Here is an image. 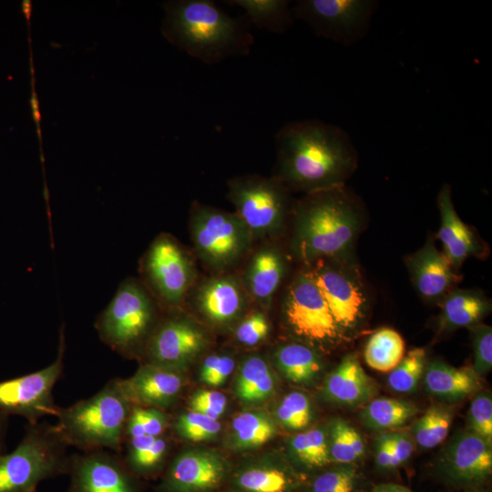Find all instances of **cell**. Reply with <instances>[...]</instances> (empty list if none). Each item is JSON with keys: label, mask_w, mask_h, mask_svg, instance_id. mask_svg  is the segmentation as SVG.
Segmentation results:
<instances>
[{"label": "cell", "mask_w": 492, "mask_h": 492, "mask_svg": "<svg viewBox=\"0 0 492 492\" xmlns=\"http://www.w3.org/2000/svg\"><path fill=\"white\" fill-rule=\"evenodd\" d=\"M275 143V179L288 189L311 193L343 186L357 164L349 135L322 121L290 122L279 130Z\"/></svg>", "instance_id": "6da1fadb"}, {"label": "cell", "mask_w": 492, "mask_h": 492, "mask_svg": "<svg viewBox=\"0 0 492 492\" xmlns=\"http://www.w3.org/2000/svg\"><path fill=\"white\" fill-rule=\"evenodd\" d=\"M163 7L164 37L206 64L246 55L253 43L246 20L231 17L213 1L174 0Z\"/></svg>", "instance_id": "7a4b0ae2"}, {"label": "cell", "mask_w": 492, "mask_h": 492, "mask_svg": "<svg viewBox=\"0 0 492 492\" xmlns=\"http://www.w3.org/2000/svg\"><path fill=\"white\" fill-rule=\"evenodd\" d=\"M359 222L357 201L344 185L307 193L296 207L293 251L307 264L340 259L352 247Z\"/></svg>", "instance_id": "3957f363"}, {"label": "cell", "mask_w": 492, "mask_h": 492, "mask_svg": "<svg viewBox=\"0 0 492 492\" xmlns=\"http://www.w3.org/2000/svg\"><path fill=\"white\" fill-rule=\"evenodd\" d=\"M133 405L121 378H112L93 396L67 407L59 406L56 426L67 444L81 452L118 453Z\"/></svg>", "instance_id": "277c9868"}, {"label": "cell", "mask_w": 492, "mask_h": 492, "mask_svg": "<svg viewBox=\"0 0 492 492\" xmlns=\"http://www.w3.org/2000/svg\"><path fill=\"white\" fill-rule=\"evenodd\" d=\"M68 447L56 425L27 424L17 446L0 454V492H36L40 482L67 475Z\"/></svg>", "instance_id": "5b68a950"}, {"label": "cell", "mask_w": 492, "mask_h": 492, "mask_svg": "<svg viewBox=\"0 0 492 492\" xmlns=\"http://www.w3.org/2000/svg\"><path fill=\"white\" fill-rule=\"evenodd\" d=\"M157 302L141 281L127 278L96 320L99 338L123 356L143 355L159 323Z\"/></svg>", "instance_id": "8992f818"}, {"label": "cell", "mask_w": 492, "mask_h": 492, "mask_svg": "<svg viewBox=\"0 0 492 492\" xmlns=\"http://www.w3.org/2000/svg\"><path fill=\"white\" fill-rule=\"evenodd\" d=\"M190 233L200 258L218 271L236 264L248 252L253 239L235 213L199 203L191 210Z\"/></svg>", "instance_id": "52a82bcc"}, {"label": "cell", "mask_w": 492, "mask_h": 492, "mask_svg": "<svg viewBox=\"0 0 492 492\" xmlns=\"http://www.w3.org/2000/svg\"><path fill=\"white\" fill-rule=\"evenodd\" d=\"M142 282L160 304L176 307L194 281L191 258L171 235L162 233L149 246L140 261Z\"/></svg>", "instance_id": "ba28073f"}, {"label": "cell", "mask_w": 492, "mask_h": 492, "mask_svg": "<svg viewBox=\"0 0 492 492\" xmlns=\"http://www.w3.org/2000/svg\"><path fill=\"white\" fill-rule=\"evenodd\" d=\"M228 198L252 237L276 234L288 209V188L279 179L243 176L229 182Z\"/></svg>", "instance_id": "9c48e42d"}, {"label": "cell", "mask_w": 492, "mask_h": 492, "mask_svg": "<svg viewBox=\"0 0 492 492\" xmlns=\"http://www.w3.org/2000/svg\"><path fill=\"white\" fill-rule=\"evenodd\" d=\"M65 352V326L62 325L57 354L49 365L0 382V411L22 416L31 425L45 416H56L59 406L55 403L53 389L63 374Z\"/></svg>", "instance_id": "30bf717a"}, {"label": "cell", "mask_w": 492, "mask_h": 492, "mask_svg": "<svg viewBox=\"0 0 492 492\" xmlns=\"http://www.w3.org/2000/svg\"><path fill=\"white\" fill-rule=\"evenodd\" d=\"M282 311L287 325L302 340L322 347L334 346L343 340L344 333L306 271L290 284Z\"/></svg>", "instance_id": "8fae6325"}, {"label": "cell", "mask_w": 492, "mask_h": 492, "mask_svg": "<svg viewBox=\"0 0 492 492\" xmlns=\"http://www.w3.org/2000/svg\"><path fill=\"white\" fill-rule=\"evenodd\" d=\"M376 5L371 0H301L292 14L316 35L351 46L367 33Z\"/></svg>", "instance_id": "7c38bea8"}, {"label": "cell", "mask_w": 492, "mask_h": 492, "mask_svg": "<svg viewBox=\"0 0 492 492\" xmlns=\"http://www.w3.org/2000/svg\"><path fill=\"white\" fill-rule=\"evenodd\" d=\"M310 275L343 333L355 329L364 318L367 296L357 272L338 259L308 263Z\"/></svg>", "instance_id": "4fadbf2b"}, {"label": "cell", "mask_w": 492, "mask_h": 492, "mask_svg": "<svg viewBox=\"0 0 492 492\" xmlns=\"http://www.w3.org/2000/svg\"><path fill=\"white\" fill-rule=\"evenodd\" d=\"M67 475V492H140L137 476L108 450L70 455Z\"/></svg>", "instance_id": "5bb4252c"}, {"label": "cell", "mask_w": 492, "mask_h": 492, "mask_svg": "<svg viewBox=\"0 0 492 492\" xmlns=\"http://www.w3.org/2000/svg\"><path fill=\"white\" fill-rule=\"evenodd\" d=\"M230 478L221 456L205 450L179 454L164 473L158 492H215Z\"/></svg>", "instance_id": "9a60e30c"}, {"label": "cell", "mask_w": 492, "mask_h": 492, "mask_svg": "<svg viewBox=\"0 0 492 492\" xmlns=\"http://www.w3.org/2000/svg\"><path fill=\"white\" fill-rule=\"evenodd\" d=\"M204 333L183 317L170 316L159 323L142 356L148 364L182 370L205 347Z\"/></svg>", "instance_id": "2e32d148"}, {"label": "cell", "mask_w": 492, "mask_h": 492, "mask_svg": "<svg viewBox=\"0 0 492 492\" xmlns=\"http://www.w3.org/2000/svg\"><path fill=\"white\" fill-rule=\"evenodd\" d=\"M444 477L460 487H475L492 473V444L469 432H461L449 441L440 463Z\"/></svg>", "instance_id": "e0dca14e"}, {"label": "cell", "mask_w": 492, "mask_h": 492, "mask_svg": "<svg viewBox=\"0 0 492 492\" xmlns=\"http://www.w3.org/2000/svg\"><path fill=\"white\" fill-rule=\"evenodd\" d=\"M133 405L163 410L178 399L184 385L182 370L143 363L137 372L121 379Z\"/></svg>", "instance_id": "ac0fdd59"}, {"label": "cell", "mask_w": 492, "mask_h": 492, "mask_svg": "<svg viewBox=\"0 0 492 492\" xmlns=\"http://www.w3.org/2000/svg\"><path fill=\"white\" fill-rule=\"evenodd\" d=\"M405 261L415 289L425 298L432 300L446 295L458 281L451 263L436 248L432 239Z\"/></svg>", "instance_id": "d6986e66"}, {"label": "cell", "mask_w": 492, "mask_h": 492, "mask_svg": "<svg viewBox=\"0 0 492 492\" xmlns=\"http://www.w3.org/2000/svg\"><path fill=\"white\" fill-rule=\"evenodd\" d=\"M195 298L199 311L210 322L225 324L241 315L249 296L240 280L222 275L205 281Z\"/></svg>", "instance_id": "ffe728a7"}, {"label": "cell", "mask_w": 492, "mask_h": 492, "mask_svg": "<svg viewBox=\"0 0 492 492\" xmlns=\"http://www.w3.org/2000/svg\"><path fill=\"white\" fill-rule=\"evenodd\" d=\"M285 270L282 251L275 246L265 245L251 257L241 282L250 298L267 306L278 290Z\"/></svg>", "instance_id": "44dd1931"}, {"label": "cell", "mask_w": 492, "mask_h": 492, "mask_svg": "<svg viewBox=\"0 0 492 492\" xmlns=\"http://www.w3.org/2000/svg\"><path fill=\"white\" fill-rule=\"evenodd\" d=\"M441 225L438 238L444 254L454 270L460 268L467 258L480 251V245L472 230L457 215L449 186L444 185L437 197Z\"/></svg>", "instance_id": "7402d4cb"}, {"label": "cell", "mask_w": 492, "mask_h": 492, "mask_svg": "<svg viewBox=\"0 0 492 492\" xmlns=\"http://www.w3.org/2000/svg\"><path fill=\"white\" fill-rule=\"evenodd\" d=\"M377 392L375 382L364 372L357 357L346 355L329 374L323 395L331 402L357 405L372 399Z\"/></svg>", "instance_id": "603a6c76"}, {"label": "cell", "mask_w": 492, "mask_h": 492, "mask_svg": "<svg viewBox=\"0 0 492 492\" xmlns=\"http://www.w3.org/2000/svg\"><path fill=\"white\" fill-rule=\"evenodd\" d=\"M424 383L427 392L446 401H459L480 388V377L472 367L457 368L436 360L425 369Z\"/></svg>", "instance_id": "cb8c5ba5"}, {"label": "cell", "mask_w": 492, "mask_h": 492, "mask_svg": "<svg viewBox=\"0 0 492 492\" xmlns=\"http://www.w3.org/2000/svg\"><path fill=\"white\" fill-rule=\"evenodd\" d=\"M233 492H293L296 477L275 465H252L237 470L229 478Z\"/></svg>", "instance_id": "d4e9b609"}, {"label": "cell", "mask_w": 492, "mask_h": 492, "mask_svg": "<svg viewBox=\"0 0 492 492\" xmlns=\"http://www.w3.org/2000/svg\"><path fill=\"white\" fill-rule=\"evenodd\" d=\"M490 302L474 291L449 292L443 300L440 325L442 329L472 327L489 312Z\"/></svg>", "instance_id": "484cf974"}, {"label": "cell", "mask_w": 492, "mask_h": 492, "mask_svg": "<svg viewBox=\"0 0 492 492\" xmlns=\"http://www.w3.org/2000/svg\"><path fill=\"white\" fill-rule=\"evenodd\" d=\"M124 444L126 456L122 459L135 476L151 477L160 471L169 449L164 435L130 437Z\"/></svg>", "instance_id": "4316f807"}, {"label": "cell", "mask_w": 492, "mask_h": 492, "mask_svg": "<svg viewBox=\"0 0 492 492\" xmlns=\"http://www.w3.org/2000/svg\"><path fill=\"white\" fill-rule=\"evenodd\" d=\"M274 357L279 370L293 383L313 382L323 368L319 354L302 343L282 345L276 350Z\"/></svg>", "instance_id": "83f0119b"}, {"label": "cell", "mask_w": 492, "mask_h": 492, "mask_svg": "<svg viewBox=\"0 0 492 492\" xmlns=\"http://www.w3.org/2000/svg\"><path fill=\"white\" fill-rule=\"evenodd\" d=\"M230 5L242 8L256 27L282 34L292 24V12L286 0H230Z\"/></svg>", "instance_id": "f1b7e54d"}, {"label": "cell", "mask_w": 492, "mask_h": 492, "mask_svg": "<svg viewBox=\"0 0 492 492\" xmlns=\"http://www.w3.org/2000/svg\"><path fill=\"white\" fill-rule=\"evenodd\" d=\"M275 381L268 364L260 356L247 358L241 364L236 394L246 403H258L272 395Z\"/></svg>", "instance_id": "f546056e"}, {"label": "cell", "mask_w": 492, "mask_h": 492, "mask_svg": "<svg viewBox=\"0 0 492 492\" xmlns=\"http://www.w3.org/2000/svg\"><path fill=\"white\" fill-rule=\"evenodd\" d=\"M417 413L413 404L395 398L371 400L361 411L364 425L374 430L393 429L404 425Z\"/></svg>", "instance_id": "4dcf8cb0"}, {"label": "cell", "mask_w": 492, "mask_h": 492, "mask_svg": "<svg viewBox=\"0 0 492 492\" xmlns=\"http://www.w3.org/2000/svg\"><path fill=\"white\" fill-rule=\"evenodd\" d=\"M364 354L371 368L379 372H389L404 358L405 342L396 331L382 328L371 335Z\"/></svg>", "instance_id": "1f68e13d"}, {"label": "cell", "mask_w": 492, "mask_h": 492, "mask_svg": "<svg viewBox=\"0 0 492 492\" xmlns=\"http://www.w3.org/2000/svg\"><path fill=\"white\" fill-rule=\"evenodd\" d=\"M327 435L332 462L339 465L353 464L364 454L365 444L362 436L347 421L333 420Z\"/></svg>", "instance_id": "d6a6232c"}, {"label": "cell", "mask_w": 492, "mask_h": 492, "mask_svg": "<svg viewBox=\"0 0 492 492\" xmlns=\"http://www.w3.org/2000/svg\"><path fill=\"white\" fill-rule=\"evenodd\" d=\"M276 434L273 421L261 412H244L232 421V443L238 448L260 446Z\"/></svg>", "instance_id": "836d02e7"}, {"label": "cell", "mask_w": 492, "mask_h": 492, "mask_svg": "<svg viewBox=\"0 0 492 492\" xmlns=\"http://www.w3.org/2000/svg\"><path fill=\"white\" fill-rule=\"evenodd\" d=\"M453 424V413L443 405H432L412 426L415 441L424 448H433L447 436Z\"/></svg>", "instance_id": "e575fe53"}, {"label": "cell", "mask_w": 492, "mask_h": 492, "mask_svg": "<svg viewBox=\"0 0 492 492\" xmlns=\"http://www.w3.org/2000/svg\"><path fill=\"white\" fill-rule=\"evenodd\" d=\"M290 445L295 458L306 468L318 469L332 463L328 435L322 428L315 427L295 435Z\"/></svg>", "instance_id": "d590c367"}, {"label": "cell", "mask_w": 492, "mask_h": 492, "mask_svg": "<svg viewBox=\"0 0 492 492\" xmlns=\"http://www.w3.org/2000/svg\"><path fill=\"white\" fill-rule=\"evenodd\" d=\"M425 364V351L423 348L412 349L389 374V386L399 393L415 391L424 375Z\"/></svg>", "instance_id": "8d00e7d4"}, {"label": "cell", "mask_w": 492, "mask_h": 492, "mask_svg": "<svg viewBox=\"0 0 492 492\" xmlns=\"http://www.w3.org/2000/svg\"><path fill=\"white\" fill-rule=\"evenodd\" d=\"M169 425L168 415L163 410L134 405L130 411L125 439L141 436H159Z\"/></svg>", "instance_id": "74e56055"}, {"label": "cell", "mask_w": 492, "mask_h": 492, "mask_svg": "<svg viewBox=\"0 0 492 492\" xmlns=\"http://www.w3.org/2000/svg\"><path fill=\"white\" fill-rule=\"evenodd\" d=\"M173 427L179 437L196 442L210 439L220 430L218 420L193 410L179 415Z\"/></svg>", "instance_id": "f35d334b"}, {"label": "cell", "mask_w": 492, "mask_h": 492, "mask_svg": "<svg viewBox=\"0 0 492 492\" xmlns=\"http://www.w3.org/2000/svg\"><path fill=\"white\" fill-rule=\"evenodd\" d=\"M312 415L310 400L301 392L288 394L277 409L278 420L290 430H301L307 427Z\"/></svg>", "instance_id": "ab89813d"}, {"label": "cell", "mask_w": 492, "mask_h": 492, "mask_svg": "<svg viewBox=\"0 0 492 492\" xmlns=\"http://www.w3.org/2000/svg\"><path fill=\"white\" fill-rule=\"evenodd\" d=\"M357 471L353 464L341 465L316 476L312 492H355Z\"/></svg>", "instance_id": "60d3db41"}, {"label": "cell", "mask_w": 492, "mask_h": 492, "mask_svg": "<svg viewBox=\"0 0 492 492\" xmlns=\"http://www.w3.org/2000/svg\"><path fill=\"white\" fill-rule=\"evenodd\" d=\"M467 431L492 444V398L487 392H478L473 398L466 418Z\"/></svg>", "instance_id": "b9f144b4"}, {"label": "cell", "mask_w": 492, "mask_h": 492, "mask_svg": "<svg viewBox=\"0 0 492 492\" xmlns=\"http://www.w3.org/2000/svg\"><path fill=\"white\" fill-rule=\"evenodd\" d=\"M474 364L472 369L479 376L487 374L492 368V329L487 325L472 326Z\"/></svg>", "instance_id": "7bdbcfd3"}, {"label": "cell", "mask_w": 492, "mask_h": 492, "mask_svg": "<svg viewBox=\"0 0 492 492\" xmlns=\"http://www.w3.org/2000/svg\"><path fill=\"white\" fill-rule=\"evenodd\" d=\"M270 332L267 317L260 311L245 316L235 329L236 340L246 346H254L263 341Z\"/></svg>", "instance_id": "ee69618b"}, {"label": "cell", "mask_w": 492, "mask_h": 492, "mask_svg": "<svg viewBox=\"0 0 492 492\" xmlns=\"http://www.w3.org/2000/svg\"><path fill=\"white\" fill-rule=\"evenodd\" d=\"M235 368L234 359L228 354H210L206 357L200 368V378L208 385H221Z\"/></svg>", "instance_id": "f6af8a7d"}, {"label": "cell", "mask_w": 492, "mask_h": 492, "mask_svg": "<svg viewBox=\"0 0 492 492\" xmlns=\"http://www.w3.org/2000/svg\"><path fill=\"white\" fill-rule=\"evenodd\" d=\"M227 405L226 396L214 390H199L190 399L191 410L218 420Z\"/></svg>", "instance_id": "bcb514c9"}, {"label": "cell", "mask_w": 492, "mask_h": 492, "mask_svg": "<svg viewBox=\"0 0 492 492\" xmlns=\"http://www.w3.org/2000/svg\"><path fill=\"white\" fill-rule=\"evenodd\" d=\"M392 459L390 469H395L405 464L414 452L413 440L404 433H388Z\"/></svg>", "instance_id": "7dc6e473"}, {"label": "cell", "mask_w": 492, "mask_h": 492, "mask_svg": "<svg viewBox=\"0 0 492 492\" xmlns=\"http://www.w3.org/2000/svg\"><path fill=\"white\" fill-rule=\"evenodd\" d=\"M391 445L388 433L379 436L375 443V462L380 469L387 470L391 467Z\"/></svg>", "instance_id": "c3c4849f"}, {"label": "cell", "mask_w": 492, "mask_h": 492, "mask_svg": "<svg viewBox=\"0 0 492 492\" xmlns=\"http://www.w3.org/2000/svg\"><path fill=\"white\" fill-rule=\"evenodd\" d=\"M371 492H413L408 487L395 483H382L375 486Z\"/></svg>", "instance_id": "681fc988"}, {"label": "cell", "mask_w": 492, "mask_h": 492, "mask_svg": "<svg viewBox=\"0 0 492 492\" xmlns=\"http://www.w3.org/2000/svg\"><path fill=\"white\" fill-rule=\"evenodd\" d=\"M9 415L0 411V454L5 448V438Z\"/></svg>", "instance_id": "f907efd6"}, {"label": "cell", "mask_w": 492, "mask_h": 492, "mask_svg": "<svg viewBox=\"0 0 492 492\" xmlns=\"http://www.w3.org/2000/svg\"><path fill=\"white\" fill-rule=\"evenodd\" d=\"M467 492H478V491H474V490H471V491H467Z\"/></svg>", "instance_id": "816d5d0a"}, {"label": "cell", "mask_w": 492, "mask_h": 492, "mask_svg": "<svg viewBox=\"0 0 492 492\" xmlns=\"http://www.w3.org/2000/svg\"><path fill=\"white\" fill-rule=\"evenodd\" d=\"M215 492H217V491H215ZM227 492H233V491H231V490H229V491H227Z\"/></svg>", "instance_id": "f5cc1de1"}, {"label": "cell", "mask_w": 492, "mask_h": 492, "mask_svg": "<svg viewBox=\"0 0 492 492\" xmlns=\"http://www.w3.org/2000/svg\"><path fill=\"white\" fill-rule=\"evenodd\" d=\"M36 492H37V491H36Z\"/></svg>", "instance_id": "db71d44e"}]
</instances>
